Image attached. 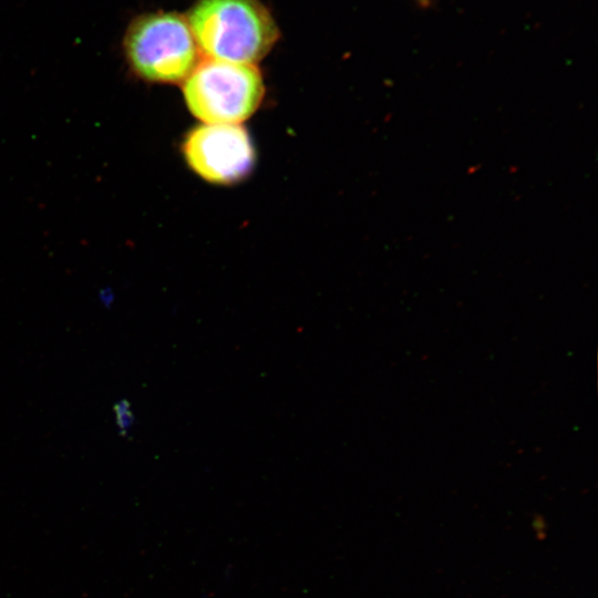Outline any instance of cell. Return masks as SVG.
Listing matches in <instances>:
<instances>
[{
    "label": "cell",
    "mask_w": 598,
    "mask_h": 598,
    "mask_svg": "<svg viewBox=\"0 0 598 598\" xmlns=\"http://www.w3.org/2000/svg\"><path fill=\"white\" fill-rule=\"evenodd\" d=\"M208 59L255 65L278 39V28L258 0H196L186 16Z\"/></svg>",
    "instance_id": "obj_1"
},
{
    "label": "cell",
    "mask_w": 598,
    "mask_h": 598,
    "mask_svg": "<svg viewBox=\"0 0 598 598\" xmlns=\"http://www.w3.org/2000/svg\"><path fill=\"white\" fill-rule=\"evenodd\" d=\"M183 154L197 175L216 184L241 181L255 164L250 136L240 124L198 125L186 136Z\"/></svg>",
    "instance_id": "obj_4"
},
{
    "label": "cell",
    "mask_w": 598,
    "mask_h": 598,
    "mask_svg": "<svg viewBox=\"0 0 598 598\" xmlns=\"http://www.w3.org/2000/svg\"><path fill=\"white\" fill-rule=\"evenodd\" d=\"M183 93L204 123L240 124L258 109L264 83L255 65L206 58L184 80Z\"/></svg>",
    "instance_id": "obj_3"
},
{
    "label": "cell",
    "mask_w": 598,
    "mask_h": 598,
    "mask_svg": "<svg viewBox=\"0 0 598 598\" xmlns=\"http://www.w3.org/2000/svg\"><path fill=\"white\" fill-rule=\"evenodd\" d=\"M113 410L120 434L122 436H126L135 422L134 414L131 410V404L126 400H121L113 406Z\"/></svg>",
    "instance_id": "obj_5"
},
{
    "label": "cell",
    "mask_w": 598,
    "mask_h": 598,
    "mask_svg": "<svg viewBox=\"0 0 598 598\" xmlns=\"http://www.w3.org/2000/svg\"><path fill=\"white\" fill-rule=\"evenodd\" d=\"M413 1H415L420 6H429L430 4V0H413Z\"/></svg>",
    "instance_id": "obj_6"
},
{
    "label": "cell",
    "mask_w": 598,
    "mask_h": 598,
    "mask_svg": "<svg viewBox=\"0 0 598 598\" xmlns=\"http://www.w3.org/2000/svg\"><path fill=\"white\" fill-rule=\"evenodd\" d=\"M123 49L131 70L148 82L178 83L199 62L188 21L176 12L136 17L125 32Z\"/></svg>",
    "instance_id": "obj_2"
}]
</instances>
